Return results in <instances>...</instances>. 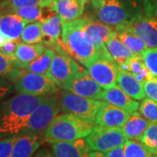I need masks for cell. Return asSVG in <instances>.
Here are the masks:
<instances>
[{
	"label": "cell",
	"instance_id": "obj_1",
	"mask_svg": "<svg viewBox=\"0 0 157 157\" xmlns=\"http://www.w3.org/2000/svg\"><path fill=\"white\" fill-rule=\"evenodd\" d=\"M45 96L17 93L0 102V139L24 134L29 117Z\"/></svg>",
	"mask_w": 157,
	"mask_h": 157
},
{
	"label": "cell",
	"instance_id": "obj_2",
	"mask_svg": "<svg viewBox=\"0 0 157 157\" xmlns=\"http://www.w3.org/2000/svg\"><path fill=\"white\" fill-rule=\"evenodd\" d=\"M60 40L68 55L86 67L99 59L94 43L80 26L78 18L62 24Z\"/></svg>",
	"mask_w": 157,
	"mask_h": 157
},
{
	"label": "cell",
	"instance_id": "obj_3",
	"mask_svg": "<svg viewBox=\"0 0 157 157\" xmlns=\"http://www.w3.org/2000/svg\"><path fill=\"white\" fill-rule=\"evenodd\" d=\"M94 11L100 21L113 27L129 26L145 17L142 0H104Z\"/></svg>",
	"mask_w": 157,
	"mask_h": 157
},
{
	"label": "cell",
	"instance_id": "obj_4",
	"mask_svg": "<svg viewBox=\"0 0 157 157\" xmlns=\"http://www.w3.org/2000/svg\"><path fill=\"white\" fill-rule=\"evenodd\" d=\"M95 125L72 113L58 114L43 133L49 144L58 141H73L86 138L91 134Z\"/></svg>",
	"mask_w": 157,
	"mask_h": 157
},
{
	"label": "cell",
	"instance_id": "obj_5",
	"mask_svg": "<svg viewBox=\"0 0 157 157\" xmlns=\"http://www.w3.org/2000/svg\"><path fill=\"white\" fill-rule=\"evenodd\" d=\"M13 84L18 94L41 96L54 94L60 87L46 75L25 72L24 69L13 67L6 77Z\"/></svg>",
	"mask_w": 157,
	"mask_h": 157
},
{
	"label": "cell",
	"instance_id": "obj_6",
	"mask_svg": "<svg viewBox=\"0 0 157 157\" xmlns=\"http://www.w3.org/2000/svg\"><path fill=\"white\" fill-rule=\"evenodd\" d=\"M52 49L56 52V54L45 75L55 82L60 88L64 89V87L78 73L85 70V68L80 67L78 62L65 52L62 46L61 40L52 47Z\"/></svg>",
	"mask_w": 157,
	"mask_h": 157
},
{
	"label": "cell",
	"instance_id": "obj_7",
	"mask_svg": "<svg viewBox=\"0 0 157 157\" xmlns=\"http://www.w3.org/2000/svg\"><path fill=\"white\" fill-rule=\"evenodd\" d=\"M102 103L103 101L77 95L65 89L59 96V106L62 112L72 113L94 125Z\"/></svg>",
	"mask_w": 157,
	"mask_h": 157
},
{
	"label": "cell",
	"instance_id": "obj_8",
	"mask_svg": "<svg viewBox=\"0 0 157 157\" xmlns=\"http://www.w3.org/2000/svg\"><path fill=\"white\" fill-rule=\"evenodd\" d=\"M60 111L59 96L49 94L39 105L29 117L25 133H36L43 135L44 131Z\"/></svg>",
	"mask_w": 157,
	"mask_h": 157
},
{
	"label": "cell",
	"instance_id": "obj_9",
	"mask_svg": "<svg viewBox=\"0 0 157 157\" xmlns=\"http://www.w3.org/2000/svg\"><path fill=\"white\" fill-rule=\"evenodd\" d=\"M78 21L80 26L94 43L99 52V59L113 61L107 51L106 43L113 36L117 35L115 28L89 17H78Z\"/></svg>",
	"mask_w": 157,
	"mask_h": 157
},
{
	"label": "cell",
	"instance_id": "obj_10",
	"mask_svg": "<svg viewBox=\"0 0 157 157\" xmlns=\"http://www.w3.org/2000/svg\"><path fill=\"white\" fill-rule=\"evenodd\" d=\"M91 151L107 153L117 147L124 146L128 140L121 128L94 126L91 134L86 137Z\"/></svg>",
	"mask_w": 157,
	"mask_h": 157
},
{
	"label": "cell",
	"instance_id": "obj_11",
	"mask_svg": "<svg viewBox=\"0 0 157 157\" xmlns=\"http://www.w3.org/2000/svg\"><path fill=\"white\" fill-rule=\"evenodd\" d=\"M86 68L90 76L103 89H108L117 85L118 66L114 61L97 59Z\"/></svg>",
	"mask_w": 157,
	"mask_h": 157
},
{
	"label": "cell",
	"instance_id": "obj_12",
	"mask_svg": "<svg viewBox=\"0 0 157 157\" xmlns=\"http://www.w3.org/2000/svg\"><path fill=\"white\" fill-rule=\"evenodd\" d=\"M64 89L74 94L101 101V95L104 89L90 76L86 70H83L80 73L68 83Z\"/></svg>",
	"mask_w": 157,
	"mask_h": 157
},
{
	"label": "cell",
	"instance_id": "obj_13",
	"mask_svg": "<svg viewBox=\"0 0 157 157\" xmlns=\"http://www.w3.org/2000/svg\"><path fill=\"white\" fill-rule=\"evenodd\" d=\"M130 113L121 107L103 101L96 115L95 126L104 128H121L128 120Z\"/></svg>",
	"mask_w": 157,
	"mask_h": 157
},
{
	"label": "cell",
	"instance_id": "obj_14",
	"mask_svg": "<svg viewBox=\"0 0 157 157\" xmlns=\"http://www.w3.org/2000/svg\"><path fill=\"white\" fill-rule=\"evenodd\" d=\"M88 0H53L51 9L60 17L61 24L71 22L82 16Z\"/></svg>",
	"mask_w": 157,
	"mask_h": 157
},
{
	"label": "cell",
	"instance_id": "obj_15",
	"mask_svg": "<svg viewBox=\"0 0 157 157\" xmlns=\"http://www.w3.org/2000/svg\"><path fill=\"white\" fill-rule=\"evenodd\" d=\"M43 135L36 133H24L17 136L11 157H32L41 147Z\"/></svg>",
	"mask_w": 157,
	"mask_h": 157
},
{
	"label": "cell",
	"instance_id": "obj_16",
	"mask_svg": "<svg viewBox=\"0 0 157 157\" xmlns=\"http://www.w3.org/2000/svg\"><path fill=\"white\" fill-rule=\"evenodd\" d=\"M56 157H89L91 149L84 138L73 141H58L51 143Z\"/></svg>",
	"mask_w": 157,
	"mask_h": 157
},
{
	"label": "cell",
	"instance_id": "obj_17",
	"mask_svg": "<svg viewBox=\"0 0 157 157\" xmlns=\"http://www.w3.org/2000/svg\"><path fill=\"white\" fill-rule=\"evenodd\" d=\"M41 22V29L43 38L41 44L50 48L54 47L60 41L62 32V24L60 17L54 11L45 16Z\"/></svg>",
	"mask_w": 157,
	"mask_h": 157
},
{
	"label": "cell",
	"instance_id": "obj_18",
	"mask_svg": "<svg viewBox=\"0 0 157 157\" xmlns=\"http://www.w3.org/2000/svg\"><path fill=\"white\" fill-rule=\"evenodd\" d=\"M101 101L125 109L130 113L138 111L140 107L139 102L128 95L118 85L108 89H104L101 95Z\"/></svg>",
	"mask_w": 157,
	"mask_h": 157
},
{
	"label": "cell",
	"instance_id": "obj_19",
	"mask_svg": "<svg viewBox=\"0 0 157 157\" xmlns=\"http://www.w3.org/2000/svg\"><path fill=\"white\" fill-rule=\"evenodd\" d=\"M46 49L42 44H26L19 42L13 56L14 67L24 69L31 62L38 59Z\"/></svg>",
	"mask_w": 157,
	"mask_h": 157
},
{
	"label": "cell",
	"instance_id": "obj_20",
	"mask_svg": "<svg viewBox=\"0 0 157 157\" xmlns=\"http://www.w3.org/2000/svg\"><path fill=\"white\" fill-rule=\"evenodd\" d=\"M129 26L145 43L147 48H156L157 17H144L140 21Z\"/></svg>",
	"mask_w": 157,
	"mask_h": 157
},
{
	"label": "cell",
	"instance_id": "obj_21",
	"mask_svg": "<svg viewBox=\"0 0 157 157\" xmlns=\"http://www.w3.org/2000/svg\"><path fill=\"white\" fill-rule=\"evenodd\" d=\"M28 22L14 13H0V32L10 40H19Z\"/></svg>",
	"mask_w": 157,
	"mask_h": 157
},
{
	"label": "cell",
	"instance_id": "obj_22",
	"mask_svg": "<svg viewBox=\"0 0 157 157\" xmlns=\"http://www.w3.org/2000/svg\"><path fill=\"white\" fill-rule=\"evenodd\" d=\"M151 124L140 114L139 111L131 113L128 120L121 128L123 134L128 140H141L146 130Z\"/></svg>",
	"mask_w": 157,
	"mask_h": 157
},
{
	"label": "cell",
	"instance_id": "obj_23",
	"mask_svg": "<svg viewBox=\"0 0 157 157\" xmlns=\"http://www.w3.org/2000/svg\"><path fill=\"white\" fill-rule=\"evenodd\" d=\"M117 85L135 101H142L145 97L143 85L136 80L131 73L125 72L118 67Z\"/></svg>",
	"mask_w": 157,
	"mask_h": 157
},
{
	"label": "cell",
	"instance_id": "obj_24",
	"mask_svg": "<svg viewBox=\"0 0 157 157\" xmlns=\"http://www.w3.org/2000/svg\"><path fill=\"white\" fill-rule=\"evenodd\" d=\"M118 38L135 55H140L147 49L145 43L134 33L130 26L114 27Z\"/></svg>",
	"mask_w": 157,
	"mask_h": 157
},
{
	"label": "cell",
	"instance_id": "obj_25",
	"mask_svg": "<svg viewBox=\"0 0 157 157\" xmlns=\"http://www.w3.org/2000/svg\"><path fill=\"white\" fill-rule=\"evenodd\" d=\"M107 51L117 66H121L130 60L135 54L120 40L117 35L113 36L106 43Z\"/></svg>",
	"mask_w": 157,
	"mask_h": 157
},
{
	"label": "cell",
	"instance_id": "obj_26",
	"mask_svg": "<svg viewBox=\"0 0 157 157\" xmlns=\"http://www.w3.org/2000/svg\"><path fill=\"white\" fill-rule=\"evenodd\" d=\"M121 70L131 73L137 81L143 85L147 79L153 78L149 71L146 67L142 57L140 55H134L128 63L121 66H118Z\"/></svg>",
	"mask_w": 157,
	"mask_h": 157
},
{
	"label": "cell",
	"instance_id": "obj_27",
	"mask_svg": "<svg viewBox=\"0 0 157 157\" xmlns=\"http://www.w3.org/2000/svg\"><path fill=\"white\" fill-rule=\"evenodd\" d=\"M55 54L56 52L52 48L46 47L45 52L38 59H36L34 61L31 62L29 65H27L25 68H24V70L28 73L45 75L50 68L52 61Z\"/></svg>",
	"mask_w": 157,
	"mask_h": 157
},
{
	"label": "cell",
	"instance_id": "obj_28",
	"mask_svg": "<svg viewBox=\"0 0 157 157\" xmlns=\"http://www.w3.org/2000/svg\"><path fill=\"white\" fill-rule=\"evenodd\" d=\"M53 0H3L0 2V13L11 11L23 7H43L51 8Z\"/></svg>",
	"mask_w": 157,
	"mask_h": 157
},
{
	"label": "cell",
	"instance_id": "obj_29",
	"mask_svg": "<svg viewBox=\"0 0 157 157\" xmlns=\"http://www.w3.org/2000/svg\"><path fill=\"white\" fill-rule=\"evenodd\" d=\"M43 38L41 22L28 23L23 30L20 40L26 44H41Z\"/></svg>",
	"mask_w": 157,
	"mask_h": 157
},
{
	"label": "cell",
	"instance_id": "obj_30",
	"mask_svg": "<svg viewBox=\"0 0 157 157\" xmlns=\"http://www.w3.org/2000/svg\"><path fill=\"white\" fill-rule=\"evenodd\" d=\"M125 157H157L141 141L128 140L124 144Z\"/></svg>",
	"mask_w": 157,
	"mask_h": 157
},
{
	"label": "cell",
	"instance_id": "obj_31",
	"mask_svg": "<svg viewBox=\"0 0 157 157\" xmlns=\"http://www.w3.org/2000/svg\"><path fill=\"white\" fill-rule=\"evenodd\" d=\"M52 10L51 8H43V7H23L19 9H16L11 11L10 13H14L23 19L26 20L28 23L40 21L45 17V13L46 11Z\"/></svg>",
	"mask_w": 157,
	"mask_h": 157
},
{
	"label": "cell",
	"instance_id": "obj_32",
	"mask_svg": "<svg viewBox=\"0 0 157 157\" xmlns=\"http://www.w3.org/2000/svg\"><path fill=\"white\" fill-rule=\"evenodd\" d=\"M139 113L150 121L151 123L157 124V103L148 98H144L140 104Z\"/></svg>",
	"mask_w": 157,
	"mask_h": 157
},
{
	"label": "cell",
	"instance_id": "obj_33",
	"mask_svg": "<svg viewBox=\"0 0 157 157\" xmlns=\"http://www.w3.org/2000/svg\"><path fill=\"white\" fill-rule=\"evenodd\" d=\"M140 141L150 150L157 155V124L151 123L142 136Z\"/></svg>",
	"mask_w": 157,
	"mask_h": 157
},
{
	"label": "cell",
	"instance_id": "obj_34",
	"mask_svg": "<svg viewBox=\"0 0 157 157\" xmlns=\"http://www.w3.org/2000/svg\"><path fill=\"white\" fill-rule=\"evenodd\" d=\"M141 57L152 77L157 79V47L147 48Z\"/></svg>",
	"mask_w": 157,
	"mask_h": 157
},
{
	"label": "cell",
	"instance_id": "obj_35",
	"mask_svg": "<svg viewBox=\"0 0 157 157\" xmlns=\"http://www.w3.org/2000/svg\"><path fill=\"white\" fill-rule=\"evenodd\" d=\"M17 135L0 139V157H11Z\"/></svg>",
	"mask_w": 157,
	"mask_h": 157
},
{
	"label": "cell",
	"instance_id": "obj_36",
	"mask_svg": "<svg viewBox=\"0 0 157 157\" xmlns=\"http://www.w3.org/2000/svg\"><path fill=\"white\" fill-rule=\"evenodd\" d=\"M143 88L146 96L157 103V79L151 78L143 84Z\"/></svg>",
	"mask_w": 157,
	"mask_h": 157
},
{
	"label": "cell",
	"instance_id": "obj_37",
	"mask_svg": "<svg viewBox=\"0 0 157 157\" xmlns=\"http://www.w3.org/2000/svg\"><path fill=\"white\" fill-rule=\"evenodd\" d=\"M13 67L14 66L12 59L0 53V77L6 78Z\"/></svg>",
	"mask_w": 157,
	"mask_h": 157
},
{
	"label": "cell",
	"instance_id": "obj_38",
	"mask_svg": "<svg viewBox=\"0 0 157 157\" xmlns=\"http://www.w3.org/2000/svg\"><path fill=\"white\" fill-rule=\"evenodd\" d=\"M15 91L13 84L7 78H0V102Z\"/></svg>",
	"mask_w": 157,
	"mask_h": 157
},
{
	"label": "cell",
	"instance_id": "obj_39",
	"mask_svg": "<svg viewBox=\"0 0 157 157\" xmlns=\"http://www.w3.org/2000/svg\"><path fill=\"white\" fill-rule=\"evenodd\" d=\"M146 17H157V0H142Z\"/></svg>",
	"mask_w": 157,
	"mask_h": 157
},
{
	"label": "cell",
	"instance_id": "obj_40",
	"mask_svg": "<svg viewBox=\"0 0 157 157\" xmlns=\"http://www.w3.org/2000/svg\"><path fill=\"white\" fill-rule=\"evenodd\" d=\"M19 42H20L19 40H9L2 47H0V53L11 58L13 60L14 52L17 49V45Z\"/></svg>",
	"mask_w": 157,
	"mask_h": 157
},
{
	"label": "cell",
	"instance_id": "obj_41",
	"mask_svg": "<svg viewBox=\"0 0 157 157\" xmlns=\"http://www.w3.org/2000/svg\"><path fill=\"white\" fill-rule=\"evenodd\" d=\"M32 157H56L53 154L52 150H50L49 147H39Z\"/></svg>",
	"mask_w": 157,
	"mask_h": 157
},
{
	"label": "cell",
	"instance_id": "obj_42",
	"mask_svg": "<svg viewBox=\"0 0 157 157\" xmlns=\"http://www.w3.org/2000/svg\"><path fill=\"white\" fill-rule=\"evenodd\" d=\"M107 157H125V151L124 146L117 147L115 148H113L110 151L105 153Z\"/></svg>",
	"mask_w": 157,
	"mask_h": 157
},
{
	"label": "cell",
	"instance_id": "obj_43",
	"mask_svg": "<svg viewBox=\"0 0 157 157\" xmlns=\"http://www.w3.org/2000/svg\"><path fill=\"white\" fill-rule=\"evenodd\" d=\"M88 1H90V3L92 4V6H94V10H96V9H98L102 5V3H103L104 0H88Z\"/></svg>",
	"mask_w": 157,
	"mask_h": 157
},
{
	"label": "cell",
	"instance_id": "obj_44",
	"mask_svg": "<svg viewBox=\"0 0 157 157\" xmlns=\"http://www.w3.org/2000/svg\"><path fill=\"white\" fill-rule=\"evenodd\" d=\"M89 157H107L105 153H102V152H98V151H92L90 153Z\"/></svg>",
	"mask_w": 157,
	"mask_h": 157
},
{
	"label": "cell",
	"instance_id": "obj_45",
	"mask_svg": "<svg viewBox=\"0 0 157 157\" xmlns=\"http://www.w3.org/2000/svg\"><path fill=\"white\" fill-rule=\"evenodd\" d=\"M9 40H10V39H8L7 37H6L4 34L0 32V47H2V46L5 45L6 42H8Z\"/></svg>",
	"mask_w": 157,
	"mask_h": 157
}]
</instances>
